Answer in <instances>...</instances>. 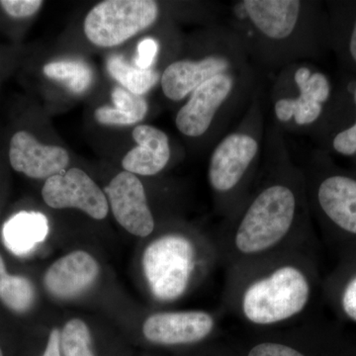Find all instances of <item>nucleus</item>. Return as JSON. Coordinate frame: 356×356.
Listing matches in <instances>:
<instances>
[{
	"mask_svg": "<svg viewBox=\"0 0 356 356\" xmlns=\"http://www.w3.org/2000/svg\"><path fill=\"white\" fill-rule=\"evenodd\" d=\"M298 211V198L285 182L267 184L248 204L235 234L236 250L255 254L281 242L292 229Z\"/></svg>",
	"mask_w": 356,
	"mask_h": 356,
	"instance_id": "nucleus-1",
	"label": "nucleus"
},
{
	"mask_svg": "<svg viewBox=\"0 0 356 356\" xmlns=\"http://www.w3.org/2000/svg\"><path fill=\"white\" fill-rule=\"evenodd\" d=\"M310 281L297 267H280L252 283L242 300L243 315L255 325H273L294 317L308 304Z\"/></svg>",
	"mask_w": 356,
	"mask_h": 356,
	"instance_id": "nucleus-2",
	"label": "nucleus"
},
{
	"mask_svg": "<svg viewBox=\"0 0 356 356\" xmlns=\"http://www.w3.org/2000/svg\"><path fill=\"white\" fill-rule=\"evenodd\" d=\"M153 0H106L96 4L84 20L86 38L103 48L118 46L158 20Z\"/></svg>",
	"mask_w": 356,
	"mask_h": 356,
	"instance_id": "nucleus-3",
	"label": "nucleus"
},
{
	"mask_svg": "<svg viewBox=\"0 0 356 356\" xmlns=\"http://www.w3.org/2000/svg\"><path fill=\"white\" fill-rule=\"evenodd\" d=\"M143 267L154 297L173 301L188 286L194 267L193 245L184 236H163L145 250Z\"/></svg>",
	"mask_w": 356,
	"mask_h": 356,
	"instance_id": "nucleus-4",
	"label": "nucleus"
},
{
	"mask_svg": "<svg viewBox=\"0 0 356 356\" xmlns=\"http://www.w3.org/2000/svg\"><path fill=\"white\" fill-rule=\"evenodd\" d=\"M250 124L220 140L211 154L208 177L211 187L228 194L243 181L261 154V139Z\"/></svg>",
	"mask_w": 356,
	"mask_h": 356,
	"instance_id": "nucleus-5",
	"label": "nucleus"
},
{
	"mask_svg": "<svg viewBox=\"0 0 356 356\" xmlns=\"http://www.w3.org/2000/svg\"><path fill=\"white\" fill-rule=\"evenodd\" d=\"M238 88V70L218 74L201 84L177 112L175 125L178 131L186 137H202L218 114L229 106Z\"/></svg>",
	"mask_w": 356,
	"mask_h": 356,
	"instance_id": "nucleus-6",
	"label": "nucleus"
},
{
	"mask_svg": "<svg viewBox=\"0 0 356 356\" xmlns=\"http://www.w3.org/2000/svg\"><path fill=\"white\" fill-rule=\"evenodd\" d=\"M242 8L261 44L282 49L303 30L304 3L299 0H245Z\"/></svg>",
	"mask_w": 356,
	"mask_h": 356,
	"instance_id": "nucleus-7",
	"label": "nucleus"
},
{
	"mask_svg": "<svg viewBox=\"0 0 356 356\" xmlns=\"http://www.w3.org/2000/svg\"><path fill=\"white\" fill-rule=\"evenodd\" d=\"M229 44L199 60H175L168 65L161 77L163 95L173 102H180L212 77L238 70L240 42L234 46Z\"/></svg>",
	"mask_w": 356,
	"mask_h": 356,
	"instance_id": "nucleus-8",
	"label": "nucleus"
},
{
	"mask_svg": "<svg viewBox=\"0 0 356 356\" xmlns=\"http://www.w3.org/2000/svg\"><path fill=\"white\" fill-rule=\"evenodd\" d=\"M42 196L54 209L76 208L96 220H103L108 214L106 195L81 168H70L47 179Z\"/></svg>",
	"mask_w": 356,
	"mask_h": 356,
	"instance_id": "nucleus-9",
	"label": "nucleus"
},
{
	"mask_svg": "<svg viewBox=\"0 0 356 356\" xmlns=\"http://www.w3.org/2000/svg\"><path fill=\"white\" fill-rule=\"evenodd\" d=\"M104 191L115 219L124 229L138 236L153 233L154 217L139 178L133 173L122 172L105 187Z\"/></svg>",
	"mask_w": 356,
	"mask_h": 356,
	"instance_id": "nucleus-10",
	"label": "nucleus"
},
{
	"mask_svg": "<svg viewBox=\"0 0 356 356\" xmlns=\"http://www.w3.org/2000/svg\"><path fill=\"white\" fill-rule=\"evenodd\" d=\"M293 79L298 96L278 98L274 102V115L280 123L293 120L303 127L318 120L323 112V103L329 99L331 86L325 74L312 72L304 65L295 70Z\"/></svg>",
	"mask_w": 356,
	"mask_h": 356,
	"instance_id": "nucleus-11",
	"label": "nucleus"
},
{
	"mask_svg": "<svg viewBox=\"0 0 356 356\" xmlns=\"http://www.w3.org/2000/svg\"><path fill=\"white\" fill-rule=\"evenodd\" d=\"M9 161L16 172L35 179H49L65 172L70 156L64 147L42 144L32 134L19 131L11 138Z\"/></svg>",
	"mask_w": 356,
	"mask_h": 356,
	"instance_id": "nucleus-12",
	"label": "nucleus"
},
{
	"mask_svg": "<svg viewBox=\"0 0 356 356\" xmlns=\"http://www.w3.org/2000/svg\"><path fill=\"white\" fill-rule=\"evenodd\" d=\"M214 327L210 314L202 311L170 312L149 316L143 332L149 341L159 344L197 343Z\"/></svg>",
	"mask_w": 356,
	"mask_h": 356,
	"instance_id": "nucleus-13",
	"label": "nucleus"
},
{
	"mask_svg": "<svg viewBox=\"0 0 356 356\" xmlns=\"http://www.w3.org/2000/svg\"><path fill=\"white\" fill-rule=\"evenodd\" d=\"M99 266L95 257L83 250L70 252L51 264L44 277L48 292L60 299H72L95 284Z\"/></svg>",
	"mask_w": 356,
	"mask_h": 356,
	"instance_id": "nucleus-14",
	"label": "nucleus"
},
{
	"mask_svg": "<svg viewBox=\"0 0 356 356\" xmlns=\"http://www.w3.org/2000/svg\"><path fill=\"white\" fill-rule=\"evenodd\" d=\"M316 198L324 216L341 233L356 238V179L343 175L325 177Z\"/></svg>",
	"mask_w": 356,
	"mask_h": 356,
	"instance_id": "nucleus-15",
	"label": "nucleus"
},
{
	"mask_svg": "<svg viewBox=\"0 0 356 356\" xmlns=\"http://www.w3.org/2000/svg\"><path fill=\"white\" fill-rule=\"evenodd\" d=\"M133 139L138 146L126 154L122 161L125 172L152 177L158 175L170 159L168 135L151 125H139L133 131Z\"/></svg>",
	"mask_w": 356,
	"mask_h": 356,
	"instance_id": "nucleus-16",
	"label": "nucleus"
},
{
	"mask_svg": "<svg viewBox=\"0 0 356 356\" xmlns=\"http://www.w3.org/2000/svg\"><path fill=\"white\" fill-rule=\"evenodd\" d=\"M48 233L49 222L44 214L22 211L4 224L2 238L9 252L17 257H24L43 243Z\"/></svg>",
	"mask_w": 356,
	"mask_h": 356,
	"instance_id": "nucleus-17",
	"label": "nucleus"
},
{
	"mask_svg": "<svg viewBox=\"0 0 356 356\" xmlns=\"http://www.w3.org/2000/svg\"><path fill=\"white\" fill-rule=\"evenodd\" d=\"M112 99L115 107L102 106L95 110L96 121L103 125H133L142 121L149 110V104L143 96L133 95L125 88H115Z\"/></svg>",
	"mask_w": 356,
	"mask_h": 356,
	"instance_id": "nucleus-18",
	"label": "nucleus"
},
{
	"mask_svg": "<svg viewBox=\"0 0 356 356\" xmlns=\"http://www.w3.org/2000/svg\"><path fill=\"white\" fill-rule=\"evenodd\" d=\"M109 74L133 95L142 96L159 81L156 70H142L129 65L120 56H112L107 62Z\"/></svg>",
	"mask_w": 356,
	"mask_h": 356,
	"instance_id": "nucleus-19",
	"label": "nucleus"
},
{
	"mask_svg": "<svg viewBox=\"0 0 356 356\" xmlns=\"http://www.w3.org/2000/svg\"><path fill=\"white\" fill-rule=\"evenodd\" d=\"M0 300L10 310L24 313L35 300V289L31 281L23 276L10 275L6 271L0 255Z\"/></svg>",
	"mask_w": 356,
	"mask_h": 356,
	"instance_id": "nucleus-20",
	"label": "nucleus"
},
{
	"mask_svg": "<svg viewBox=\"0 0 356 356\" xmlns=\"http://www.w3.org/2000/svg\"><path fill=\"white\" fill-rule=\"evenodd\" d=\"M44 74L56 81H65L74 92H83L92 81L89 67L79 60H58L44 67Z\"/></svg>",
	"mask_w": 356,
	"mask_h": 356,
	"instance_id": "nucleus-21",
	"label": "nucleus"
},
{
	"mask_svg": "<svg viewBox=\"0 0 356 356\" xmlns=\"http://www.w3.org/2000/svg\"><path fill=\"white\" fill-rule=\"evenodd\" d=\"M88 327L79 318L70 320L60 334V351L64 356H95L90 348Z\"/></svg>",
	"mask_w": 356,
	"mask_h": 356,
	"instance_id": "nucleus-22",
	"label": "nucleus"
},
{
	"mask_svg": "<svg viewBox=\"0 0 356 356\" xmlns=\"http://www.w3.org/2000/svg\"><path fill=\"white\" fill-rule=\"evenodd\" d=\"M339 307L348 320L356 323V270L344 280L339 292Z\"/></svg>",
	"mask_w": 356,
	"mask_h": 356,
	"instance_id": "nucleus-23",
	"label": "nucleus"
},
{
	"mask_svg": "<svg viewBox=\"0 0 356 356\" xmlns=\"http://www.w3.org/2000/svg\"><path fill=\"white\" fill-rule=\"evenodd\" d=\"M43 6L40 0H1L0 6L8 15L15 18L29 17Z\"/></svg>",
	"mask_w": 356,
	"mask_h": 356,
	"instance_id": "nucleus-24",
	"label": "nucleus"
},
{
	"mask_svg": "<svg viewBox=\"0 0 356 356\" xmlns=\"http://www.w3.org/2000/svg\"><path fill=\"white\" fill-rule=\"evenodd\" d=\"M159 53V43L154 38H145L138 44L135 65L139 69H152Z\"/></svg>",
	"mask_w": 356,
	"mask_h": 356,
	"instance_id": "nucleus-25",
	"label": "nucleus"
},
{
	"mask_svg": "<svg viewBox=\"0 0 356 356\" xmlns=\"http://www.w3.org/2000/svg\"><path fill=\"white\" fill-rule=\"evenodd\" d=\"M355 102L356 104V90ZM332 146L337 153L344 156H353L356 153V122L351 127L337 134L332 142Z\"/></svg>",
	"mask_w": 356,
	"mask_h": 356,
	"instance_id": "nucleus-26",
	"label": "nucleus"
},
{
	"mask_svg": "<svg viewBox=\"0 0 356 356\" xmlns=\"http://www.w3.org/2000/svg\"><path fill=\"white\" fill-rule=\"evenodd\" d=\"M248 356H305L298 350L284 344L264 343L257 344L248 353Z\"/></svg>",
	"mask_w": 356,
	"mask_h": 356,
	"instance_id": "nucleus-27",
	"label": "nucleus"
},
{
	"mask_svg": "<svg viewBox=\"0 0 356 356\" xmlns=\"http://www.w3.org/2000/svg\"><path fill=\"white\" fill-rule=\"evenodd\" d=\"M43 356H62L60 355V332L58 329H54L51 331Z\"/></svg>",
	"mask_w": 356,
	"mask_h": 356,
	"instance_id": "nucleus-28",
	"label": "nucleus"
},
{
	"mask_svg": "<svg viewBox=\"0 0 356 356\" xmlns=\"http://www.w3.org/2000/svg\"><path fill=\"white\" fill-rule=\"evenodd\" d=\"M350 53L351 58L356 63V21L353 26V32H351L350 39Z\"/></svg>",
	"mask_w": 356,
	"mask_h": 356,
	"instance_id": "nucleus-29",
	"label": "nucleus"
},
{
	"mask_svg": "<svg viewBox=\"0 0 356 356\" xmlns=\"http://www.w3.org/2000/svg\"><path fill=\"white\" fill-rule=\"evenodd\" d=\"M0 356H3V353H2L1 348H0Z\"/></svg>",
	"mask_w": 356,
	"mask_h": 356,
	"instance_id": "nucleus-30",
	"label": "nucleus"
}]
</instances>
